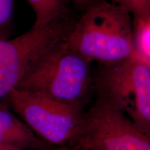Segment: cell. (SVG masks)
<instances>
[{"label":"cell","mask_w":150,"mask_h":150,"mask_svg":"<svg viewBox=\"0 0 150 150\" xmlns=\"http://www.w3.org/2000/svg\"><path fill=\"white\" fill-rule=\"evenodd\" d=\"M65 39L70 50L89 61L111 66L135 56L133 18L107 0H91Z\"/></svg>","instance_id":"cell-1"},{"label":"cell","mask_w":150,"mask_h":150,"mask_svg":"<svg viewBox=\"0 0 150 150\" xmlns=\"http://www.w3.org/2000/svg\"><path fill=\"white\" fill-rule=\"evenodd\" d=\"M64 40L33 63L16 88L45 94L84 108L95 83L92 62L70 50Z\"/></svg>","instance_id":"cell-2"},{"label":"cell","mask_w":150,"mask_h":150,"mask_svg":"<svg viewBox=\"0 0 150 150\" xmlns=\"http://www.w3.org/2000/svg\"><path fill=\"white\" fill-rule=\"evenodd\" d=\"M38 137L59 149H72L83 131L86 111L45 94L15 88L6 100Z\"/></svg>","instance_id":"cell-3"},{"label":"cell","mask_w":150,"mask_h":150,"mask_svg":"<svg viewBox=\"0 0 150 150\" xmlns=\"http://www.w3.org/2000/svg\"><path fill=\"white\" fill-rule=\"evenodd\" d=\"M97 97L106 101L150 135V65L136 56L103 67L95 76Z\"/></svg>","instance_id":"cell-4"},{"label":"cell","mask_w":150,"mask_h":150,"mask_svg":"<svg viewBox=\"0 0 150 150\" xmlns=\"http://www.w3.org/2000/svg\"><path fill=\"white\" fill-rule=\"evenodd\" d=\"M72 22L68 17L44 27H31L23 34L0 41V104L6 102L31 65L58 42L64 40Z\"/></svg>","instance_id":"cell-5"},{"label":"cell","mask_w":150,"mask_h":150,"mask_svg":"<svg viewBox=\"0 0 150 150\" xmlns=\"http://www.w3.org/2000/svg\"><path fill=\"white\" fill-rule=\"evenodd\" d=\"M72 149L150 150V135L97 97L86 111L83 131Z\"/></svg>","instance_id":"cell-6"},{"label":"cell","mask_w":150,"mask_h":150,"mask_svg":"<svg viewBox=\"0 0 150 150\" xmlns=\"http://www.w3.org/2000/svg\"><path fill=\"white\" fill-rule=\"evenodd\" d=\"M35 13L33 28L44 27L68 15L69 0H27Z\"/></svg>","instance_id":"cell-7"},{"label":"cell","mask_w":150,"mask_h":150,"mask_svg":"<svg viewBox=\"0 0 150 150\" xmlns=\"http://www.w3.org/2000/svg\"><path fill=\"white\" fill-rule=\"evenodd\" d=\"M135 56L150 65V11L133 18Z\"/></svg>","instance_id":"cell-8"},{"label":"cell","mask_w":150,"mask_h":150,"mask_svg":"<svg viewBox=\"0 0 150 150\" xmlns=\"http://www.w3.org/2000/svg\"><path fill=\"white\" fill-rule=\"evenodd\" d=\"M14 2L15 0H0V41L11 39Z\"/></svg>","instance_id":"cell-9"},{"label":"cell","mask_w":150,"mask_h":150,"mask_svg":"<svg viewBox=\"0 0 150 150\" xmlns=\"http://www.w3.org/2000/svg\"><path fill=\"white\" fill-rule=\"evenodd\" d=\"M127 8L132 18L140 16L150 11V0H110Z\"/></svg>","instance_id":"cell-10"},{"label":"cell","mask_w":150,"mask_h":150,"mask_svg":"<svg viewBox=\"0 0 150 150\" xmlns=\"http://www.w3.org/2000/svg\"><path fill=\"white\" fill-rule=\"evenodd\" d=\"M71 1L76 6L81 7V8H84L91 0H71Z\"/></svg>","instance_id":"cell-11"},{"label":"cell","mask_w":150,"mask_h":150,"mask_svg":"<svg viewBox=\"0 0 150 150\" xmlns=\"http://www.w3.org/2000/svg\"><path fill=\"white\" fill-rule=\"evenodd\" d=\"M0 150H26L13 145H0Z\"/></svg>","instance_id":"cell-12"},{"label":"cell","mask_w":150,"mask_h":150,"mask_svg":"<svg viewBox=\"0 0 150 150\" xmlns=\"http://www.w3.org/2000/svg\"><path fill=\"white\" fill-rule=\"evenodd\" d=\"M65 150H75V149H65Z\"/></svg>","instance_id":"cell-13"},{"label":"cell","mask_w":150,"mask_h":150,"mask_svg":"<svg viewBox=\"0 0 150 150\" xmlns=\"http://www.w3.org/2000/svg\"><path fill=\"white\" fill-rule=\"evenodd\" d=\"M65 149H59V150H65Z\"/></svg>","instance_id":"cell-14"}]
</instances>
